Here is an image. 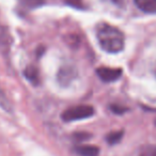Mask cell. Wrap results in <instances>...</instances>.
Returning <instances> with one entry per match:
<instances>
[{"label": "cell", "instance_id": "obj_1", "mask_svg": "<svg viewBox=\"0 0 156 156\" xmlns=\"http://www.w3.org/2000/svg\"><path fill=\"white\" fill-rule=\"evenodd\" d=\"M96 37L102 49L109 54H118L124 49V33L117 27L109 24L98 25L96 29Z\"/></svg>", "mask_w": 156, "mask_h": 156}, {"label": "cell", "instance_id": "obj_2", "mask_svg": "<svg viewBox=\"0 0 156 156\" xmlns=\"http://www.w3.org/2000/svg\"><path fill=\"white\" fill-rule=\"evenodd\" d=\"M94 115V108L90 105H77V106L69 107L66 110L62 112L63 121L65 122H73L77 120H83L90 118Z\"/></svg>", "mask_w": 156, "mask_h": 156}, {"label": "cell", "instance_id": "obj_3", "mask_svg": "<svg viewBox=\"0 0 156 156\" xmlns=\"http://www.w3.org/2000/svg\"><path fill=\"white\" fill-rule=\"evenodd\" d=\"M96 74L98 77L105 83H112L119 79L122 75L121 69H113V67H106L102 66L96 69Z\"/></svg>", "mask_w": 156, "mask_h": 156}, {"label": "cell", "instance_id": "obj_4", "mask_svg": "<svg viewBox=\"0 0 156 156\" xmlns=\"http://www.w3.org/2000/svg\"><path fill=\"white\" fill-rule=\"evenodd\" d=\"M76 75V69L71 65H64L60 69L58 73V80L62 86L67 85L74 79Z\"/></svg>", "mask_w": 156, "mask_h": 156}, {"label": "cell", "instance_id": "obj_5", "mask_svg": "<svg viewBox=\"0 0 156 156\" xmlns=\"http://www.w3.org/2000/svg\"><path fill=\"white\" fill-rule=\"evenodd\" d=\"M11 42L12 39L8 29L0 25V51L3 52V54H7L10 49Z\"/></svg>", "mask_w": 156, "mask_h": 156}, {"label": "cell", "instance_id": "obj_6", "mask_svg": "<svg viewBox=\"0 0 156 156\" xmlns=\"http://www.w3.org/2000/svg\"><path fill=\"white\" fill-rule=\"evenodd\" d=\"M135 5L144 13L156 14V0H135Z\"/></svg>", "mask_w": 156, "mask_h": 156}, {"label": "cell", "instance_id": "obj_7", "mask_svg": "<svg viewBox=\"0 0 156 156\" xmlns=\"http://www.w3.org/2000/svg\"><path fill=\"white\" fill-rule=\"evenodd\" d=\"M76 153L81 156H98L100 149L94 145H80L75 149Z\"/></svg>", "mask_w": 156, "mask_h": 156}, {"label": "cell", "instance_id": "obj_8", "mask_svg": "<svg viewBox=\"0 0 156 156\" xmlns=\"http://www.w3.org/2000/svg\"><path fill=\"white\" fill-rule=\"evenodd\" d=\"M24 75L30 83H34V85H37V83H39V72H37V67L28 66L25 69Z\"/></svg>", "mask_w": 156, "mask_h": 156}, {"label": "cell", "instance_id": "obj_9", "mask_svg": "<svg viewBox=\"0 0 156 156\" xmlns=\"http://www.w3.org/2000/svg\"><path fill=\"white\" fill-rule=\"evenodd\" d=\"M0 107L3 109L5 111H7V112H12V106H11V103L9 102V100L7 98V96H5V92L1 90V88H0Z\"/></svg>", "mask_w": 156, "mask_h": 156}, {"label": "cell", "instance_id": "obj_10", "mask_svg": "<svg viewBox=\"0 0 156 156\" xmlns=\"http://www.w3.org/2000/svg\"><path fill=\"white\" fill-rule=\"evenodd\" d=\"M20 2L28 9H35L43 5L44 0H20Z\"/></svg>", "mask_w": 156, "mask_h": 156}, {"label": "cell", "instance_id": "obj_11", "mask_svg": "<svg viewBox=\"0 0 156 156\" xmlns=\"http://www.w3.org/2000/svg\"><path fill=\"white\" fill-rule=\"evenodd\" d=\"M122 137H123V133L122 132H112L107 136V141L110 144H115V143H118L121 140Z\"/></svg>", "mask_w": 156, "mask_h": 156}, {"label": "cell", "instance_id": "obj_12", "mask_svg": "<svg viewBox=\"0 0 156 156\" xmlns=\"http://www.w3.org/2000/svg\"><path fill=\"white\" fill-rule=\"evenodd\" d=\"M139 156H156V145H147L142 149Z\"/></svg>", "mask_w": 156, "mask_h": 156}, {"label": "cell", "instance_id": "obj_13", "mask_svg": "<svg viewBox=\"0 0 156 156\" xmlns=\"http://www.w3.org/2000/svg\"><path fill=\"white\" fill-rule=\"evenodd\" d=\"M67 5H73V7L80 8L81 7V0H65Z\"/></svg>", "mask_w": 156, "mask_h": 156}, {"label": "cell", "instance_id": "obj_14", "mask_svg": "<svg viewBox=\"0 0 156 156\" xmlns=\"http://www.w3.org/2000/svg\"><path fill=\"white\" fill-rule=\"evenodd\" d=\"M108 1H110L112 5H118V7H122L124 3V0H108Z\"/></svg>", "mask_w": 156, "mask_h": 156}, {"label": "cell", "instance_id": "obj_15", "mask_svg": "<svg viewBox=\"0 0 156 156\" xmlns=\"http://www.w3.org/2000/svg\"><path fill=\"white\" fill-rule=\"evenodd\" d=\"M154 74H155V76H156V63H155V66H154Z\"/></svg>", "mask_w": 156, "mask_h": 156}]
</instances>
